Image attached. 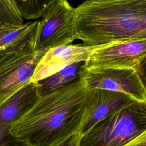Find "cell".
<instances>
[{
  "instance_id": "obj_8",
  "label": "cell",
  "mask_w": 146,
  "mask_h": 146,
  "mask_svg": "<svg viewBox=\"0 0 146 146\" xmlns=\"http://www.w3.org/2000/svg\"><path fill=\"white\" fill-rule=\"evenodd\" d=\"M107 44L95 46L84 44H67L52 48L46 51L39 61L30 82L38 83L68 66L78 62H84L94 51Z\"/></svg>"
},
{
  "instance_id": "obj_3",
  "label": "cell",
  "mask_w": 146,
  "mask_h": 146,
  "mask_svg": "<svg viewBox=\"0 0 146 146\" xmlns=\"http://www.w3.org/2000/svg\"><path fill=\"white\" fill-rule=\"evenodd\" d=\"M146 130V103L133 100L98 123L80 146H125Z\"/></svg>"
},
{
  "instance_id": "obj_1",
  "label": "cell",
  "mask_w": 146,
  "mask_h": 146,
  "mask_svg": "<svg viewBox=\"0 0 146 146\" xmlns=\"http://www.w3.org/2000/svg\"><path fill=\"white\" fill-rule=\"evenodd\" d=\"M87 89L79 75L70 83L40 95L11 125L10 132L29 146H56L80 132Z\"/></svg>"
},
{
  "instance_id": "obj_14",
  "label": "cell",
  "mask_w": 146,
  "mask_h": 146,
  "mask_svg": "<svg viewBox=\"0 0 146 146\" xmlns=\"http://www.w3.org/2000/svg\"><path fill=\"white\" fill-rule=\"evenodd\" d=\"M23 18L14 0H0V25H21Z\"/></svg>"
},
{
  "instance_id": "obj_6",
  "label": "cell",
  "mask_w": 146,
  "mask_h": 146,
  "mask_svg": "<svg viewBox=\"0 0 146 146\" xmlns=\"http://www.w3.org/2000/svg\"><path fill=\"white\" fill-rule=\"evenodd\" d=\"M43 55L34 52L30 45L21 51L0 56V106L30 83Z\"/></svg>"
},
{
  "instance_id": "obj_2",
  "label": "cell",
  "mask_w": 146,
  "mask_h": 146,
  "mask_svg": "<svg viewBox=\"0 0 146 146\" xmlns=\"http://www.w3.org/2000/svg\"><path fill=\"white\" fill-rule=\"evenodd\" d=\"M75 11L76 39L86 46L146 39V0H86Z\"/></svg>"
},
{
  "instance_id": "obj_5",
  "label": "cell",
  "mask_w": 146,
  "mask_h": 146,
  "mask_svg": "<svg viewBox=\"0 0 146 146\" xmlns=\"http://www.w3.org/2000/svg\"><path fill=\"white\" fill-rule=\"evenodd\" d=\"M79 76L87 90L99 88L121 92L146 103V91L135 68L88 70L81 66Z\"/></svg>"
},
{
  "instance_id": "obj_7",
  "label": "cell",
  "mask_w": 146,
  "mask_h": 146,
  "mask_svg": "<svg viewBox=\"0 0 146 146\" xmlns=\"http://www.w3.org/2000/svg\"><path fill=\"white\" fill-rule=\"evenodd\" d=\"M146 56V39L113 42L95 50L82 67L91 70L104 68H135Z\"/></svg>"
},
{
  "instance_id": "obj_16",
  "label": "cell",
  "mask_w": 146,
  "mask_h": 146,
  "mask_svg": "<svg viewBox=\"0 0 146 146\" xmlns=\"http://www.w3.org/2000/svg\"><path fill=\"white\" fill-rule=\"evenodd\" d=\"M136 70L146 91V56L140 61L136 68Z\"/></svg>"
},
{
  "instance_id": "obj_10",
  "label": "cell",
  "mask_w": 146,
  "mask_h": 146,
  "mask_svg": "<svg viewBox=\"0 0 146 146\" xmlns=\"http://www.w3.org/2000/svg\"><path fill=\"white\" fill-rule=\"evenodd\" d=\"M40 96L38 83L30 82L0 106V124L11 125L34 105Z\"/></svg>"
},
{
  "instance_id": "obj_13",
  "label": "cell",
  "mask_w": 146,
  "mask_h": 146,
  "mask_svg": "<svg viewBox=\"0 0 146 146\" xmlns=\"http://www.w3.org/2000/svg\"><path fill=\"white\" fill-rule=\"evenodd\" d=\"M23 18L42 17L56 0H14Z\"/></svg>"
},
{
  "instance_id": "obj_9",
  "label": "cell",
  "mask_w": 146,
  "mask_h": 146,
  "mask_svg": "<svg viewBox=\"0 0 146 146\" xmlns=\"http://www.w3.org/2000/svg\"><path fill=\"white\" fill-rule=\"evenodd\" d=\"M133 100L129 95L121 92L99 88L87 90L84 114L79 132L81 137L100 121Z\"/></svg>"
},
{
  "instance_id": "obj_18",
  "label": "cell",
  "mask_w": 146,
  "mask_h": 146,
  "mask_svg": "<svg viewBox=\"0 0 146 146\" xmlns=\"http://www.w3.org/2000/svg\"><path fill=\"white\" fill-rule=\"evenodd\" d=\"M125 146H146V130Z\"/></svg>"
},
{
  "instance_id": "obj_15",
  "label": "cell",
  "mask_w": 146,
  "mask_h": 146,
  "mask_svg": "<svg viewBox=\"0 0 146 146\" xmlns=\"http://www.w3.org/2000/svg\"><path fill=\"white\" fill-rule=\"evenodd\" d=\"M10 127L11 125L0 124V146H29L10 133Z\"/></svg>"
},
{
  "instance_id": "obj_12",
  "label": "cell",
  "mask_w": 146,
  "mask_h": 146,
  "mask_svg": "<svg viewBox=\"0 0 146 146\" xmlns=\"http://www.w3.org/2000/svg\"><path fill=\"white\" fill-rule=\"evenodd\" d=\"M83 63L78 62L68 66L38 82L40 95L55 91L72 82L79 76L80 68Z\"/></svg>"
},
{
  "instance_id": "obj_17",
  "label": "cell",
  "mask_w": 146,
  "mask_h": 146,
  "mask_svg": "<svg viewBox=\"0 0 146 146\" xmlns=\"http://www.w3.org/2000/svg\"><path fill=\"white\" fill-rule=\"evenodd\" d=\"M81 136L80 133H77L58 144L56 146H80Z\"/></svg>"
},
{
  "instance_id": "obj_11",
  "label": "cell",
  "mask_w": 146,
  "mask_h": 146,
  "mask_svg": "<svg viewBox=\"0 0 146 146\" xmlns=\"http://www.w3.org/2000/svg\"><path fill=\"white\" fill-rule=\"evenodd\" d=\"M38 22L0 25V56L21 51L31 45Z\"/></svg>"
},
{
  "instance_id": "obj_4",
  "label": "cell",
  "mask_w": 146,
  "mask_h": 146,
  "mask_svg": "<svg viewBox=\"0 0 146 146\" xmlns=\"http://www.w3.org/2000/svg\"><path fill=\"white\" fill-rule=\"evenodd\" d=\"M76 39L75 11L67 0H56L39 21L31 47L35 52L70 44Z\"/></svg>"
}]
</instances>
